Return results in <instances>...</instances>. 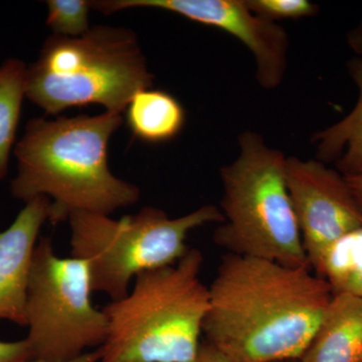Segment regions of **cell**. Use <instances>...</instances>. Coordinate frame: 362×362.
<instances>
[{"label": "cell", "instance_id": "obj_1", "mask_svg": "<svg viewBox=\"0 0 362 362\" xmlns=\"http://www.w3.org/2000/svg\"><path fill=\"white\" fill-rule=\"evenodd\" d=\"M333 295L309 269L226 252L209 286L202 334L232 362L299 361Z\"/></svg>", "mask_w": 362, "mask_h": 362}, {"label": "cell", "instance_id": "obj_2", "mask_svg": "<svg viewBox=\"0 0 362 362\" xmlns=\"http://www.w3.org/2000/svg\"><path fill=\"white\" fill-rule=\"evenodd\" d=\"M123 123L122 114L108 111L28 121L13 148V199L25 204L37 197L51 199L52 225L68 221L74 211L110 216L135 204L139 187L117 177L108 165L109 141Z\"/></svg>", "mask_w": 362, "mask_h": 362}, {"label": "cell", "instance_id": "obj_3", "mask_svg": "<svg viewBox=\"0 0 362 362\" xmlns=\"http://www.w3.org/2000/svg\"><path fill=\"white\" fill-rule=\"evenodd\" d=\"M195 247L173 265L140 274L122 299L102 308L108 335L100 362H194L201 349L209 287Z\"/></svg>", "mask_w": 362, "mask_h": 362}, {"label": "cell", "instance_id": "obj_4", "mask_svg": "<svg viewBox=\"0 0 362 362\" xmlns=\"http://www.w3.org/2000/svg\"><path fill=\"white\" fill-rule=\"evenodd\" d=\"M152 84L136 33L95 25L80 37L52 35L45 40L28 66L25 98L47 115L92 104L122 114L134 95Z\"/></svg>", "mask_w": 362, "mask_h": 362}, {"label": "cell", "instance_id": "obj_5", "mask_svg": "<svg viewBox=\"0 0 362 362\" xmlns=\"http://www.w3.org/2000/svg\"><path fill=\"white\" fill-rule=\"evenodd\" d=\"M238 143L239 156L221 169L223 221L214 242L230 254L312 270L286 182L287 157L252 131Z\"/></svg>", "mask_w": 362, "mask_h": 362}, {"label": "cell", "instance_id": "obj_6", "mask_svg": "<svg viewBox=\"0 0 362 362\" xmlns=\"http://www.w3.org/2000/svg\"><path fill=\"white\" fill-rule=\"evenodd\" d=\"M66 221L71 256L87 263L93 292L116 301L129 293L131 283L140 274L180 261L189 250L188 235L207 223H223V216L214 204L175 218L160 209L145 206L120 220L74 211Z\"/></svg>", "mask_w": 362, "mask_h": 362}, {"label": "cell", "instance_id": "obj_7", "mask_svg": "<svg viewBox=\"0 0 362 362\" xmlns=\"http://www.w3.org/2000/svg\"><path fill=\"white\" fill-rule=\"evenodd\" d=\"M92 293L84 259L62 258L52 238L40 235L33 252L25 309V339L33 358L71 361L104 344L108 320L93 305Z\"/></svg>", "mask_w": 362, "mask_h": 362}, {"label": "cell", "instance_id": "obj_8", "mask_svg": "<svg viewBox=\"0 0 362 362\" xmlns=\"http://www.w3.org/2000/svg\"><path fill=\"white\" fill-rule=\"evenodd\" d=\"M90 7L103 14L139 7L162 9L220 28L237 37L252 52L256 78L262 88L276 89L284 80L289 37L278 23L252 13L246 0H92Z\"/></svg>", "mask_w": 362, "mask_h": 362}, {"label": "cell", "instance_id": "obj_9", "mask_svg": "<svg viewBox=\"0 0 362 362\" xmlns=\"http://www.w3.org/2000/svg\"><path fill=\"white\" fill-rule=\"evenodd\" d=\"M286 182L312 271L333 244L362 228V209L339 171L287 157Z\"/></svg>", "mask_w": 362, "mask_h": 362}, {"label": "cell", "instance_id": "obj_10", "mask_svg": "<svg viewBox=\"0 0 362 362\" xmlns=\"http://www.w3.org/2000/svg\"><path fill=\"white\" fill-rule=\"evenodd\" d=\"M51 209V199L35 197L26 202L6 230L0 232V321L26 326L33 252Z\"/></svg>", "mask_w": 362, "mask_h": 362}, {"label": "cell", "instance_id": "obj_11", "mask_svg": "<svg viewBox=\"0 0 362 362\" xmlns=\"http://www.w3.org/2000/svg\"><path fill=\"white\" fill-rule=\"evenodd\" d=\"M299 362H362V298L333 295Z\"/></svg>", "mask_w": 362, "mask_h": 362}, {"label": "cell", "instance_id": "obj_12", "mask_svg": "<svg viewBox=\"0 0 362 362\" xmlns=\"http://www.w3.org/2000/svg\"><path fill=\"white\" fill-rule=\"evenodd\" d=\"M350 77L358 90L356 106L344 118L315 133L317 160L337 161V171L345 177L362 173V57L347 64Z\"/></svg>", "mask_w": 362, "mask_h": 362}, {"label": "cell", "instance_id": "obj_13", "mask_svg": "<svg viewBox=\"0 0 362 362\" xmlns=\"http://www.w3.org/2000/svg\"><path fill=\"white\" fill-rule=\"evenodd\" d=\"M132 134L148 143L168 142L180 134L185 111L176 98L160 90H143L134 95L125 110Z\"/></svg>", "mask_w": 362, "mask_h": 362}, {"label": "cell", "instance_id": "obj_14", "mask_svg": "<svg viewBox=\"0 0 362 362\" xmlns=\"http://www.w3.org/2000/svg\"><path fill=\"white\" fill-rule=\"evenodd\" d=\"M28 66L20 59H8L0 66V181L8 175L9 157L16 146L21 107L25 98Z\"/></svg>", "mask_w": 362, "mask_h": 362}, {"label": "cell", "instance_id": "obj_15", "mask_svg": "<svg viewBox=\"0 0 362 362\" xmlns=\"http://www.w3.org/2000/svg\"><path fill=\"white\" fill-rule=\"evenodd\" d=\"M314 272L330 285L334 294L362 298V228L333 244Z\"/></svg>", "mask_w": 362, "mask_h": 362}, {"label": "cell", "instance_id": "obj_16", "mask_svg": "<svg viewBox=\"0 0 362 362\" xmlns=\"http://www.w3.org/2000/svg\"><path fill=\"white\" fill-rule=\"evenodd\" d=\"M47 25L54 35L80 37L89 32L90 1L88 0H49Z\"/></svg>", "mask_w": 362, "mask_h": 362}, {"label": "cell", "instance_id": "obj_17", "mask_svg": "<svg viewBox=\"0 0 362 362\" xmlns=\"http://www.w3.org/2000/svg\"><path fill=\"white\" fill-rule=\"evenodd\" d=\"M252 13L264 20H296L318 13L319 7L308 0H246Z\"/></svg>", "mask_w": 362, "mask_h": 362}, {"label": "cell", "instance_id": "obj_18", "mask_svg": "<svg viewBox=\"0 0 362 362\" xmlns=\"http://www.w3.org/2000/svg\"><path fill=\"white\" fill-rule=\"evenodd\" d=\"M32 358V351L25 339L0 340V362H28Z\"/></svg>", "mask_w": 362, "mask_h": 362}, {"label": "cell", "instance_id": "obj_19", "mask_svg": "<svg viewBox=\"0 0 362 362\" xmlns=\"http://www.w3.org/2000/svg\"><path fill=\"white\" fill-rule=\"evenodd\" d=\"M194 362H232L230 359L216 349L214 345L204 340L202 342L199 354Z\"/></svg>", "mask_w": 362, "mask_h": 362}, {"label": "cell", "instance_id": "obj_20", "mask_svg": "<svg viewBox=\"0 0 362 362\" xmlns=\"http://www.w3.org/2000/svg\"><path fill=\"white\" fill-rule=\"evenodd\" d=\"M347 42L357 57H362V20L347 35Z\"/></svg>", "mask_w": 362, "mask_h": 362}, {"label": "cell", "instance_id": "obj_21", "mask_svg": "<svg viewBox=\"0 0 362 362\" xmlns=\"http://www.w3.org/2000/svg\"><path fill=\"white\" fill-rule=\"evenodd\" d=\"M100 359H101V350L98 349L86 352L83 356H78L77 358L71 359V361H45V359L32 358L28 362H100Z\"/></svg>", "mask_w": 362, "mask_h": 362}, {"label": "cell", "instance_id": "obj_22", "mask_svg": "<svg viewBox=\"0 0 362 362\" xmlns=\"http://www.w3.org/2000/svg\"><path fill=\"white\" fill-rule=\"evenodd\" d=\"M345 177V176H344ZM347 183H349L352 194L356 197V202H358L359 206L362 209V173L359 175L347 176L345 177Z\"/></svg>", "mask_w": 362, "mask_h": 362}, {"label": "cell", "instance_id": "obj_23", "mask_svg": "<svg viewBox=\"0 0 362 362\" xmlns=\"http://www.w3.org/2000/svg\"><path fill=\"white\" fill-rule=\"evenodd\" d=\"M277 362H299V361H277Z\"/></svg>", "mask_w": 362, "mask_h": 362}]
</instances>
